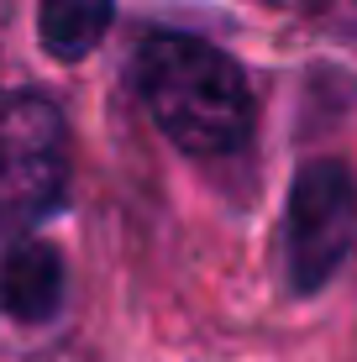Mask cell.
Segmentation results:
<instances>
[{
    "instance_id": "cell-1",
    "label": "cell",
    "mask_w": 357,
    "mask_h": 362,
    "mask_svg": "<svg viewBox=\"0 0 357 362\" xmlns=\"http://www.w3.org/2000/svg\"><path fill=\"white\" fill-rule=\"evenodd\" d=\"M153 127L189 158H231L252 142L257 105L242 64L184 32H153L131 58Z\"/></svg>"
},
{
    "instance_id": "cell-2",
    "label": "cell",
    "mask_w": 357,
    "mask_h": 362,
    "mask_svg": "<svg viewBox=\"0 0 357 362\" xmlns=\"http://www.w3.org/2000/svg\"><path fill=\"white\" fill-rule=\"evenodd\" d=\"M69 199V121L47 95L0 100V226L27 231Z\"/></svg>"
},
{
    "instance_id": "cell-3",
    "label": "cell",
    "mask_w": 357,
    "mask_h": 362,
    "mask_svg": "<svg viewBox=\"0 0 357 362\" xmlns=\"http://www.w3.org/2000/svg\"><path fill=\"white\" fill-rule=\"evenodd\" d=\"M357 247V173L315 158L294 173L284 205V263L294 294H321Z\"/></svg>"
},
{
    "instance_id": "cell-4",
    "label": "cell",
    "mask_w": 357,
    "mask_h": 362,
    "mask_svg": "<svg viewBox=\"0 0 357 362\" xmlns=\"http://www.w3.org/2000/svg\"><path fill=\"white\" fill-rule=\"evenodd\" d=\"M64 294H69V268L53 242L21 236V242L6 247V257H0V310L11 320L47 326L64 310Z\"/></svg>"
},
{
    "instance_id": "cell-5",
    "label": "cell",
    "mask_w": 357,
    "mask_h": 362,
    "mask_svg": "<svg viewBox=\"0 0 357 362\" xmlns=\"http://www.w3.org/2000/svg\"><path fill=\"white\" fill-rule=\"evenodd\" d=\"M116 0H37V37L58 64H79L105 42Z\"/></svg>"
},
{
    "instance_id": "cell-6",
    "label": "cell",
    "mask_w": 357,
    "mask_h": 362,
    "mask_svg": "<svg viewBox=\"0 0 357 362\" xmlns=\"http://www.w3.org/2000/svg\"><path fill=\"white\" fill-rule=\"evenodd\" d=\"M263 6H279V11H315V6H331V0H263Z\"/></svg>"
}]
</instances>
